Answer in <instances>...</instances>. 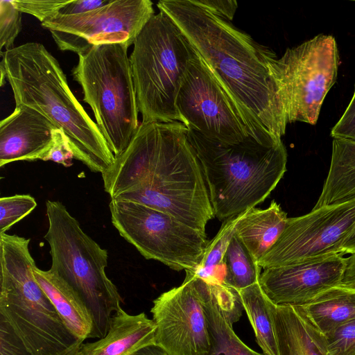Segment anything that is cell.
I'll return each mask as SVG.
<instances>
[{
    "label": "cell",
    "instance_id": "6da1fadb",
    "mask_svg": "<svg viewBox=\"0 0 355 355\" xmlns=\"http://www.w3.org/2000/svg\"><path fill=\"white\" fill-rule=\"evenodd\" d=\"M157 6L178 26L253 134L264 141L281 139L288 123L273 76L275 53L192 0H162Z\"/></svg>",
    "mask_w": 355,
    "mask_h": 355
},
{
    "label": "cell",
    "instance_id": "7a4b0ae2",
    "mask_svg": "<svg viewBox=\"0 0 355 355\" xmlns=\"http://www.w3.org/2000/svg\"><path fill=\"white\" fill-rule=\"evenodd\" d=\"M187 132L181 122H141L102 178L111 199L144 205L205 233L215 215Z\"/></svg>",
    "mask_w": 355,
    "mask_h": 355
},
{
    "label": "cell",
    "instance_id": "3957f363",
    "mask_svg": "<svg viewBox=\"0 0 355 355\" xmlns=\"http://www.w3.org/2000/svg\"><path fill=\"white\" fill-rule=\"evenodd\" d=\"M15 106L31 107L62 130L74 159L101 174L115 156L97 124L71 91L59 62L45 46L27 42L0 52Z\"/></svg>",
    "mask_w": 355,
    "mask_h": 355
},
{
    "label": "cell",
    "instance_id": "277c9868",
    "mask_svg": "<svg viewBox=\"0 0 355 355\" xmlns=\"http://www.w3.org/2000/svg\"><path fill=\"white\" fill-rule=\"evenodd\" d=\"M187 139L200 162L214 215L226 221L262 202L286 171L282 140L252 135L235 143L215 141L188 128Z\"/></svg>",
    "mask_w": 355,
    "mask_h": 355
},
{
    "label": "cell",
    "instance_id": "5b68a950",
    "mask_svg": "<svg viewBox=\"0 0 355 355\" xmlns=\"http://www.w3.org/2000/svg\"><path fill=\"white\" fill-rule=\"evenodd\" d=\"M30 241L0 234V315L32 355H80L83 341L68 328L34 277Z\"/></svg>",
    "mask_w": 355,
    "mask_h": 355
},
{
    "label": "cell",
    "instance_id": "8992f818",
    "mask_svg": "<svg viewBox=\"0 0 355 355\" xmlns=\"http://www.w3.org/2000/svg\"><path fill=\"white\" fill-rule=\"evenodd\" d=\"M49 227L44 238L50 247L55 275L69 286L89 310L93 329L90 338L107 333L122 298L105 272L107 251L87 235L59 201L46 200Z\"/></svg>",
    "mask_w": 355,
    "mask_h": 355
},
{
    "label": "cell",
    "instance_id": "52a82bcc",
    "mask_svg": "<svg viewBox=\"0 0 355 355\" xmlns=\"http://www.w3.org/2000/svg\"><path fill=\"white\" fill-rule=\"evenodd\" d=\"M133 45L130 60L142 123H182L177 98L194 49L162 11L148 21Z\"/></svg>",
    "mask_w": 355,
    "mask_h": 355
},
{
    "label": "cell",
    "instance_id": "ba28073f",
    "mask_svg": "<svg viewBox=\"0 0 355 355\" xmlns=\"http://www.w3.org/2000/svg\"><path fill=\"white\" fill-rule=\"evenodd\" d=\"M128 46H94L78 54L72 70L96 124L115 157L128 146L139 126Z\"/></svg>",
    "mask_w": 355,
    "mask_h": 355
},
{
    "label": "cell",
    "instance_id": "9c48e42d",
    "mask_svg": "<svg viewBox=\"0 0 355 355\" xmlns=\"http://www.w3.org/2000/svg\"><path fill=\"white\" fill-rule=\"evenodd\" d=\"M111 220L120 235L146 259L194 272L208 245L205 233L173 216L122 199H111Z\"/></svg>",
    "mask_w": 355,
    "mask_h": 355
},
{
    "label": "cell",
    "instance_id": "30bf717a",
    "mask_svg": "<svg viewBox=\"0 0 355 355\" xmlns=\"http://www.w3.org/2000/svg\"><path fill=\"white\" fill-rule=\"evenodd\" d=\"M339 55L335 38L319 34L287 49L272 67L287 116L315 125L323 101L336 83Z\"/></svg>",
    "mask_w": 355,
    "mask_h": 355
},
{
    "label": "cell",
    "instance_id": "8fae6325",
    "mask_svg": "<svg viewBox=\"0 0 355 355\" xmlns=\"http://www.w3.org/2000/svg\"><path fill=\"white\" fill-rule=\"evenodd\" d=\"M354 222L355 195L288 218L283 232L258 264L267 269L341 254L343 241Z\"/></svg>",
    "mask_w": 355,
    "mask_h": 355
},
{
    "label": "cell",
    "instance_id": "7c38bea8",
    "mask_svg": "<svg viewBox=\"0 0 355 355\" xmlns=\"http://www.w3.org/2000/svg\"><path fill=\"white\" fill-rule=\"evenodd\" d=\"M155 15L150 0H112L101 8L73 15H56L41 23L62 51L78 55L92 46L121 43L128 46Z\"/></svg>",
    "mask_w": 355,
    "mask_h": 355
},
{
    "label": "cell",
    "instance_id": "4fadbf2b",
    "mask_svg": "<svg viewBox=\"0 0 355 355\" xmlns=\"http://www.w3.org/2000/svg\"><path fill=\"white\" fill-rule=\"evenodd\" d=\"M177 107L182 123L208 139L235 143L250 135L257 138L240 109L197 53L179 92Z\"/></svg>",
    "mask_w": 355,
    "mask_h": 355
},
{
    "label": "cell",
    "instance_id": "5bb4252c",
    "mask_svg": "<svg viewBox=\"0 0 355 355\" xmlns=\"http://www.w3.org/2000/svg\"><path fill=\"white\" fill-rule=\"evenodd\" d=\"M186 274L180 286L153 301L155 344L169 355H206L210 345L204 309L208 282Z\"/></svg>",
    "mask_w": 355,
    "mask_h": 355
},
{
    "label": "cell",
    "instance_id": "9a60e30c",
    "mask_svg": "<svg viewBox=\"0 0 355 355\" xmlns=\"http://www.w3.org/2000/svg\"><path fill=\"white\" fill-rule=\"evenodd\" d=\"M347 266L341 254L264 269L259 284L275 305L304 306L321 293L340 286Z\"/></svg>",
    "mask_w": 355,
    "mask_h": 355
},
{
    "label": "cell",
    "instance_id": "2e32d148",
    "mask_svg": "<svg viewBox=\"0 0 355 355\" xmlns=\"http://www.w3.org/2000/svg\"><path fill=\"white\" fill-rule=\"evenodd\" d=\"M57 129L37 111L15 106L0 123V166L21 160L45 161L54 145Z\"/></svg>",
    "mask_w": 355,
    "mask_h": 355
},
{
    "label": "cell",
    "instance_id": "e0dca14e",
    "mask_svg": "<svg viewBox=\"0 0 355 355\" xmlns=\"http://www.w3.org/2000/svg\"><path fill=\"white\" fill-rule=\"evenodd\" d=\"M243 309L238 291L208 282L204 309L210 345L206 355H265L247 346L233 329Z\"/></svg>",
    "mask_w": 355,
    "mask_h": 355
},
{
    "label": "cell",
    "instance_id": "ac0fdd59",
    "mask_svg": "<svg viewBox=\"0 0 355 355\" xmlns=\"http://www.w3.org/2000/svg\"><path fill=\"white\" fill-rule=\"evenodd\" d=\"M155 331L154 321L145 313L130 315L121 308L112 315L106 335L83 343L80 355H132L155 344Z\"/></svg>",
    "mask_w": 355,
    "mask_h": 355
},
{
    "label": "cell",
    "instance_id": "d6986e66",
    "mask_svg": "<svg viewBox=\"0 0 355 355\" xmlns=\"http://www.w3.org/2000/svg\"><path fill=\"white\" fill-rule=\"evenodd\" d=\"M270 310L279 355H329L324 336L301 306L272 302Z\"/></svg>",
    "mask_w": 355,
    "mask_h": 355
},
{
    "label": "cell",
    "instance_id": "ffe728a7",
    "mask_svg": "<svg viewBox=\"0 0 355 355\" xmlns=\"http://www.w3.org/2000/svg\"><path fill=\"white\" fill-rule=\"evenodd\" d=\"M288 218L280 205L272 200L266 209L252 207L239 215L234 231L258 262L277 241Z\"/></svg>",
    "mask_w": 355,
    "mask_h": 355
},
{
    "label": "cell",
    "instance_id": "44dd1931",
    "mask_svg": "<svg viewBox=\"0 0 355 355\" xmlns=\"http://www.w3.org/2000/svg\"><path fill=\"white\" fill-rule=\"evenodd\" d=\"M34 277L71 331L84 341L90 338L93 320L85 304L76 293L50 270L35 266Z\"/></svg>",
    "mask_w": 355,
    "mask_h": 355
},
{
    "label": "cell",
    "instance_id": "7402d4cb",
    "mask_svg": "<svg viewBox=\"0 0 355 355\" xmlns=\"http://www.w3.org/2000/svg\"><path fill=\"white\" fill-rule=\"evenodd\" d=\"M355 195V143L334 139L329 172L313 208Z\"/></svg>",
    "mask_w": 355,
    "mask_h": 355
},
{
    "label": "cell",
    "instance_id": "603a6c76",
    "mask_svg": "<svg viewBox=\"0 0 355 355\" xmlns=\"http://www.w3.org/2000/svg\"><path fill=\"white\" fill-rule=\"evenodd\" d=\"M301 307L324 336L355 319V291L340 285L326 291Z\"/></svg>",
    "mask_w": 355,
    "mask_h": 355
},
{
    "label": "cell",
    "instance_id": "cb8c5ba5",
    "mask_svg": "<svg viewBox=\"0 0 355 355\" xmlns=\"http://www.w3.org/2000/svg\"><path fill=\"white\" fill-rule=\"evenodd\" d=\"M241 301L254 329L256 340L265 355H279L273 320L272 302L259 282L238 291Z\"/></svg>",
    "mask_w": 355,
    "mask_h": 355
},
{
    "label": "cell",
    "instance_id": "d4e9b609",
    "mask_svg": "<svg viewBox=\"0 0 355 355\" xmlns=\"http://www.w3.org/2000/svg\"><path fill=\"white\" fill-rule=\"evenodd\" d=\"M224 263L223 285L240 291L259 282L261 268L235 231L227 246Z\"/></svg>",
    "mask_w": 355,
    "mask_h": 355
},
{
    "label": "cell",
    "instance_id": "484cf974",
    "mask_svg": "<svg viewBox=\"0 0 355 355\" xmlns=\"http://www.w3.org/2000/svg\"><path fill=\"white\" fill-rule=\"evenodd\" d=\"M239 216L222 225L216 236L209 242L202 259L192 273L212 284H223L225 275V254L234 232Z\"/></svg>",
    "mask_w": 355,
    "mask_h": 355
},
{
    "label": "cell",
    "instance_id": "4316f807",
    "mask_svg": "<svg viewBox=\"0 0 355 355\" xmlns=\"http://www.w3.org/2000/svg\"><path fill=\"white\" fill-rule=\"evenodd\" d=\"M37 207L35 199L28 194H17L0 198V234L30 214Z\"/></svg>",
    "mask_w": 355,
    "mask_h": 355
},
{
    "label": "cell",
    "instance_id": "83f0119b",
    "mask_svg": "<svg viewBox=\"0 0 355 355\" xmlns=\"http://www.w3.org/2000/svg\"><path fill=\"white\" fill-rule=\"evenodd\" d=\"M21 12L13 1H0V51L12 49L14 42L22 28Z\"/></svg>",
    "mask_w": 355,
    "mask_h": 355
},
{
    "label": "cell",
    "instance_id": "f1b7e54d",
    "mask_svg": "<svg viewBox=\"0 0 355 355\" xmlns=\"http://www.w3.org/2000/svg\"><path fill=\"white\" fill-rule=\"evenodd\" d=\"M329 355H355V319L324 335Z\"/></svg>",
    "mask_w": 355,
    "mask_h": 355
},
{
    "label": "cell",
    "instance_id": "f546056e",
    "mask_svg": "<svg viewBox=\"0 0 355 355\" xmlns=\"http://www.w3.org/2000/svg\"><path fill=\"white\" fill-rule=\"evenodd\" d=\"M16 7L21 12L33 15L41 23L56 16L59 10L66 6L67 0H12Z\"/></svg>",
    "mask_w": 355,
    "mask_h": 355
},
{
    "label": "cell",
    "instance_id": "4dcf8cb0",
    "mask_svg": "<svg viewBox=\"0 0 355 355\" xmlns=\"http://www.w3.org/2000/svg\"><path fill=\"white\" fill-rule=\"evenodd\" d=\"M0 355H32L10 324L0 315Z\"/></svg>",
    "mask_w": 355,
    "mask_h": 355
},
{
    "label": "cell",
    "instance_id": "1f68e13d",
    "mask_svg": "<svg viewBox=\"0 0 355 355\" xmlns=\"http://www.w3.org/2000/svg\"><path fill=\"white\" fill-rule=\"evenodd\" d=\"M334 139L355 143V87L352 98L340 119L331 130Z\"/></svg>",
    "mask_w": 355,
    "mask_h": 355
},
{
    "label": "cell",
    "instance_id": "d6a6232c",
    "mask_svg": "<svg viewBox=\"0 0 355 355\" xmlns=\"http://www.w3.org/2000/svg\"><path fill=\"white\" fill-rule=\"evenodd\" d=\"M73 152L64 131L58 128L55 135L54 145L45 161H53L65 167L72 165Z\"/></svg>",
    "mask_w": 355,
    "mask_h": 355
},
{
    "label": "cell",
    "instance_id": "836d02e7",
    "mask_svg": "<svg viewBox=\"0 0 355 355\" xmlns=\"http://www.w3.org/2000/svg\"><path fill=\"white\" fill-rule=\"evenodd\" d=\"M196 4L209 10L215 15L229 21L234 18L238 8L234 0H192Z\"/></svg>",
    "mask_w": 355,
    "mask_h": 355
},
{
    "label": "cell",
    "instance_id": "e575fe53",
    "mask_svg": "<svg viewBox=\"0 0 355 355\" xmlns=\"http://www.w3.org/2000/svg\"><path fill=\"white\" fill-rule=\"evenodd\" d=\"M112 0H71L57 15H73L85 13L110 3Z\"/></svg>",
    "mask_w": 355,
    "mask_h": 355
},
{
    "label": "cell",
    "instance_id": "d590c367",
    "mask_svg": "<svg viewBox=\"0 0 355 355\" xmlns=\"http://www.w3.org/2000/svg\"><path fill=\"white\" fill-rule=\"evenodd\" d=\"M340 285L355 291V254L347 257V266Z\"/></svg>",
    "mask_w": 355,
    "mask_h": 355
},
{
    "label": "cell",
    "instance_id": "8d00e7d4",
    "mask_svg": "<svg viewBox=\"0 0 355 355\" xmlns=\"http://www.w3.org/2000/svg\"><path fill=\"white\" fill-rule=\"evenodd\" d=\"M355 254V222L349 230L343 243L341 254Z\"/></svg>",
    "mask_w": 355,
    "mask_h": 355
},
{
    "label": "cell",
    "instance_id": "74e56055",
    "mask_svg": "<svg viewBox=\"0 0 355 355\" xmlns=\"http://www.w3.org/2000/svg\"><path fill=\"white\" fill-rule=\"evenodd\" d=\"M132 355H169L163 348L156 344L146 346Z\"/></svg>",
    "mask_w": 355,
    "mask_h": 355
}]
</instances>
